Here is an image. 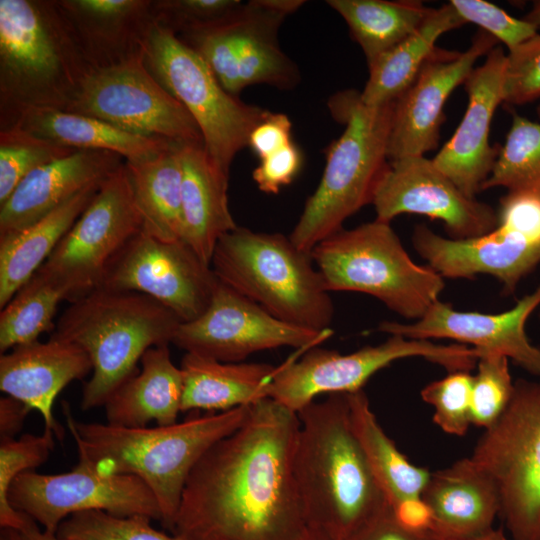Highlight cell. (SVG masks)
<instances>
[{"instance_id":"20","label":"cell","mask_w":540,"mask_h":540,"mask_svg":"<svg viewBox=\"0 0 540 540\" xmlns=\"http://www.w3.org/2000/svg\"><path fill=\"white\" fill-rule=\"evenodd\" d=\"M539 306L540 284L502 313L457 311L438 300L413 323L383 321L377 330L410 339H451L471 344L478 351L505 355L524 370L540 376V349L530 342L525 330L527 320Z\"/></svg>"},{"instance_id":"36","label":"cell","mask_w":540,"mask_h":540,"mask_svg":"<svg viewBox=\"0 0 540 540\" xmlns=\"http://www.w3.org/2000/svg\"><path fill=\"white\" fill-rule=\"evenodd\" d=\"M69 301L68 291L41 270H37L1 308L0 352L37 341L53 329L58 304Z\"/></svg>"},{"instance_id":"32","label":"cell","mask_w":540,"mask_h":540,"mask_svg":"<svg viewBox=\"0 0 540 540\" xmlns=\"http://www.w3.org/2000/svg\"><path fill=\"white\" fill-rule=\"evenodd\" d=\"M465 24L450 2L433 8L413 34L368 67L369 77L360 92L362 101L369 106L395 102L413 83L435 50L437 40L446 32Z\"/></svg>"},{"instance_id":"51","label":"cell","mask_w":540,"mask_h":540,"mask_svg":"<svg viewBox=\"0 0 540 540\" xmlns=\"http://www.w3.org/2000/svg\"><path fill=\"white\" fill-rule=\"evenodd\" d=\"M32 411L21 401L10 397L0 399V439L15 438Z\"/></svg>"},{"instance_id":"56","label":"cell","mask_w":540,"mask_h":540,"mask_svg":"<svg viewBox=\"0 0 540 540\" xmlns=\"http://www.w3.org/2000/svg\"><path fill=\"white\" fill-rule=\"evenodd\" d=\"M299 540H332L314 530H311L309 528H306L304 534L301 536Z\"/></svg>"},{"instance_id":"38","label":"cell","mask_w":540,"mask_h":540,"mask_svg":"<svg viewBox=\"0 0 540 540\" xmlns=\"http://www.w3.org/2000/svg\"><path fill=\"white\" fill-rule=\"evenodd\" d=\"M75 150L19 127L0 131V204L31 172Z\"/></svg>"},{"instance_id":"60","label":"cell","mask_w":540,"mask_h":540,"mask_svg":"<svg viewBox=\"0 0 540 540\" xmlns=\"http://www.w3.org/2000/svg\"><path fill=\"white\" fill-rule=\"evenodd\" d=\"M539 384H540V382H539Z\"/></svg>"},{"instance_id":"8","label":"cell","mask_w":540,"mask_h":540,"mask_svg":"<svg viewBox=\"0 0 540 540\" xmlns=\"http://www.w3.org/2000/svg\"><path fill=\"white\" fill-rule=\"evenodd\" d=\"M311 254L329 292L371 295L407 319L422 318L445 287L441 275L413 261L390 223L376 219L342 228Z\"/></svg>"},{"instance_id":"6","label":"cell","mask_w":540,"mask_h":540,"mask_svg":"<svg viewBox=\"0 0 540 540\" xmlns=\"http://www.w3.org/2000/svg\"><path fill=\"white\" fill-rule=\"evenodd\" d=\"M394 106L395 102L366 105L355 90L338 92L329 99L332 117L345 128L327 147L321 180L289 236L301 250L311 252L319 242L341 230L347 218L372 204L389 163Z\"/></svg>"},{"instance_id":"44","label":"cell","mask_w":540,"mask_h":540,"mask_svg":"<svg viewBox=\"0 0 540 540\" xmlns=\"http://www.w3.org/2000/svg\"><path fill=\"white\" fill-rule=\"evenodd\" d=\"M240 0H152L154 22L179 36L218 21L235 10Z\"/></svg>"},{"instance_id":"55","label":"cell","mask_w":540,"mask_h":540,"mask_svg":"<svg viewBox=\"0 0 540 540\" xmlns=\"http://www.w3.org/2000/svg\"><path fill=\"white\" fill-rule=\"evenodd\" d=\"M0 540H22L20 529L1 527Z\"/></svg>"},{"instance_id":"34","label":"cell","mask_w":540,"mask_h":540,"mask_svg":"<svg viewBox=\"0 0 540 540\" xmlns=\"http://www.w3.org/2000/svg\"><path fill=\"white\" fill-rule=\"evenodd\" d=\"M347 396L352 429L391 508L420 497L431 472L414 465L398 450L377 421L363 390Z\"/></svg>"},{"instance_id":"47","label":"cell","mask_w":540,"mask_h":540,"mask_svg":"<svg viewBox=\"0 0 540 540\" xmlns=\"http://www.w3.org/2000/svg\"><path fill=\"white\" fill-rule=\"evenodd\" d=\"M302 164V152L292 142L260 159L258 166L253 170L252 177L260 191L277 194L281 187L289 185L295 179Z\"/></svg>"},{"instance_id":"2","label":"cell","mask_w":540,"mask_h":540,"mask_svg":"<svg viewBox=\"0 0 540 540\" xmlns=\"http://www.w3.org/2000/svg\"><path fill=\"white\" fill-rule=\"evenodd\" d=\"M294 475L307 528L350 540L389 507L354 434L347 394L300 412Z\"/></svg>"},{"instance_id":"13","label":"cell","mask_w":540,"mask_h":540,"mask_svg":"<svg viewBox=\"0 0 540 540\" xmlns=\"http://www.w3.org/2000/svg\"><path fill=\"white\" fill-rule=\"evenodd\" d=\"M65 111L100 119L138 136L204 145L193 117L152 76L144 56L91 69Z\"/></svg>"},{"instance_id":"5","label":"cell","mask_w":540,"mask_h":540,"mask_svg":"<svg viewBox=\"0 0 540 540\" xmlns=\"http://www.w3.org/2000/svg\"><path fill=\"white\" fill-rule=\"evenodd\" d=\"M181 323L167 307L133 291L99 287L70 302L51 336L78 345L90 358L81 409L104 406L138 372L148 349L172 343Z\"/></svg>"},{"instance_id":"26","label":"cell","mask_w":540,"mask_h":540,"mask_svg":"<svg viewBox=\"0 0 540 540\" xmlns=\"http://www.w3.org/2000/svg\"><path fill=\"white\" fill-rule=\"evenodd\" d=\"M420 497L431 511L433 540H466L484 534L500 512L495 482L470 457L431 472Z\"/></svg>"},{"instance_id":"7","label":"cell","mask_w":540,"mask_h":540,"mask_svg":"<svg viewBox=\"0 0 540 540\" xmlns=\"http://www.w3.org/2000/svg\"><path fill=\"white\" fill-rule=\"evenodd\" d=\"M216 277L274 317L317 332L329 331L334 305L311 252L280 233L237 226L217 242Z\"/></svg>"},{"instance_id":"53","label":"cell","mask_w":540,"mask_h":540,"mask_svg":"<svg viewBox=\"0 0 540 540\" xmlns=\"http://www.w3.org/2000/svg\"><path fill=\"white\" fill-rule=\"evenodd\" d=\"M523 19L532 24L535 28H540V0L533 2L532 8Z\"/></svg>"},{"instance_id":"31","label":"cell","mask_w":540,"mask_h":540,"mask_svg":"<svg viewBox=\"0 0 540 540\" xmlns=\"http://www.w3.org/2000/svg\"><path fill=\"white\" fill-rule=\"evenodd\" d=\"M101 185L82 191L32 225L0 236V308L45 263Z\"/></svg>"},{"instance_id":"45","label":"cell","mask_w":540,"mask_h":540,"mask_svg":"<svg viewBox=\"0 0 540 540\" xmlns=\"http://www.w3.org/2000/svg\"><path fill=\"white\" fill-rule=\"evenodd\" d=\"M465 23L480 29L503 43L508 51L538 34V29L524 19H517L497 5L483 0H451Z\"/></svg>"},{"instance_id":"48","label":"cell","mask_w":540,"mask_h":540,"mask_svg":"<svg viewBox=\"0 0 540 540\" xmlns=\"http://www.w3.org/2000/svg\"><path fill=\"white\" fill-rule=\"evenodd\" d=\"M292 123L283 113H269L252 129L248 147L259 160L292 143Z\"/></svg>"},{"instance_id":"12","label":"cell","mask_w":540,"mask_h":540,"mask_svg":"<svg viewBox=\"0 0 540 540\" xmlns=\"http://www.w3.org/2000/svg\"><path fill=\"white\" fill-rule=\"evenodd\" d=\"M409 357H422L450 373L470 371L478 360V351L463 344H438L401 335H390L379 345L365 346L350 354L314 346L299 360H287L278 366L268 397L298 414L318 395L362 390L377 371Z\"/></svg>"},{"instance_id":"15","label":"cell","mask_w":540,"mask_h":540,"mask_svg":"<svg viewBox=\"0 0 540 540\" xmlns=\"http://www.w3.org/2000/svg\"><path fill=\"white\" fill-rule=\"evenodd\" d=\"M8 499L15 510L54 533L67 517L88 510L162 521L157 499L139 477L102 475L81 462L60 474L34 470L20 474L9 489Z\"/></svg>"},{"instance_id":"14","label":"cell","mask_w":540,"mask_h":540,"mask_svg":"<svg viewBox=\"0 0 540 540\" xmlns=\"http://www.w3.org/2000/svg\"><path fill=\"white\" fill-rule=\"evenodd\" d=\"M141 230L124 164L102 183L39 270L62 285L72 302L101 285L111 263Z\"/></svg>"},{"instance_id":"10","label":"cell","mask_w":540,"mask_h":540,"mask_svg":"<svg viewBox=\"0 0 540 540\" xmlns=\"http://www.w3.org/2000/svg\"><path fill=\"white\" fill-rule=\"evenodd\" d=\"M144 63L193 117L211 160L230 174L233 159L248 146L252 129L269 111L226 91L194 50L156 23L145 44Z\"/></svg>"},{"instance_id":"49","label":"cell","mask_w":540,"mask_h":540,"mask_svg":"<svg viewBox=\"0 0 540 540\" xmlns=\"http://www.w3.org/2000/svg\"><path fill=\"white\" fill-rule=\"evenodd\" d=\"M430 535H419L405 529L389 507L378 518L350 540H426Z\"/></svg>"},{"instance_id":"11","label":"cell","mask_w":540,"mask_h":540,"mask_svg":"<svg viewBox=\"0 0 540 540\" xmlns=\"http://www.w3.org/2000/svg\"><path fill=\"white\" fill-rule=\"evenodd\" d=\"M470 458L495 482L499 516L512 540H540L539 382H514L507 407L485 429Z\"/></svg>"},{"instance_id":"46","label":"cell","mask_w":540,"mask_h":540,"mask_svg":"<svg viewBox=\"0 0 540 540\" xmlns=\"http://www.w3.org/2000/svg\"><path fill=\"white\" fill-rule=\"evenodd\" d=\"M498 227L529 242L540 243V195L507 192L500 199Z\"/></svg>"},{"instance_id":"29","label":"cell","mask_w":540,"mask_h":540,"mask_svg":"<svg viewBox=\"0 0 540 540\" xmlns=\"http://www.w3.org/2000/svg\"><path fill=\"white\" fill-rule=\"evenodd\" d=\"M181 412L228 411L268 397L278 367L266 363L221 362L185 353Z\"/></svg>"},{"instance_id":"21","label":"cell","mask_w":540,"mask_h":540,"mask_svg":"<svg viewBox=\"0 0 540 540\" xmlns=\"http://www.w3.org/2000/svg\"><path fill=\"white\" fill-rule=\"evenodd\" d=\"M506 53L497 45L464 82L468 96L464 116L452 137L432 159L469 198H476L500 153L489 143L491 121L503 103Z\"/></svg>"},{"instance_id":"52","label":"cell","mask_w":540,"mask_h":540,"mask_svg":"<svg viewBox=\"0 0 540 540\" xmlns=\"http://www.w3.org/2000/svg\"><path fill=\"white\" fill-rule=\"evenodd\" d=\"M20 531L22 540H64L54 532L41 530L37 526V522L28 515H26L25 522L20 528Z\"/></svg>"},{"instance_id":"43","label":"cell","mask_w":540,"mask_h":540,"mask_svg":"<svg viewBox=\"0 0 540 540\" xmlns=\"http://www.w3.org/2000/svg\"><path fill=\"white\" fill-rule=\"evenodd\" d=\"M540 99V34L509 50L503 85V103L514 106Z\"/></svg>"},{"instance_id":"16","label":"cell","mask_w":540,"mask_h":540,"mask_svg":"<svg viewBox=\"0 0 540 540\" xmlns=\"http://www.w3.org/2000/svg\"><path fill=\"white\" fill-rule=\"evenodd\" d=\"M218 281L183 240L161 241L141 230L111 263L99 287L145 294L183 323L204 313Z\"/></svg>"},{"instance_id":"24","label":"cell","mask_w":540,"mask_h":540,"mask_svg":"<svg viewBox=\"0 0 540 540\" xmlns=\"http://www.w3.org/2000/svg\"><path fill=\"white\" fill-rule=\"evenodd\" d=\"M92 371L87 353L78 345L51 336L19 345L0 357V389L42 416L45 429L62 440L64 428L53 414L58 394L72 381Z\"/></svg>"},{"instance_id":"37","label":"cell","mask_w":540,"mask_h":540,"mask_svg":"<svg viewBox=\"0 0 540 540\" xmlns=\"http://www.w3.org/2000/svg\"><path fill=\"white\" fill-rule=\"evenodd\" d=\"M496 187L540 195L539 122L513 113L505 143L481 191Z\"/></svg>"},{"instance_id":"27","label":"cell","mask_w":540,"mask_h":540,"mask_svg":"<svg viewBox=\"0 0 540 540\" xmlns=\"http://www.w3.org/2000/svg\"><path fill=\"white\" fill-rule=\"evenodd\" d=\"M181 166L182 240L211 266L218 240L238 226L228 205L229 174L211 160L201 144L181 146Z\"/></svg>"},{"instance_id":"54","label":"cell","mask_w":540,"mask_h":540,"mask_svg":"<svg viewBox=\"0 0 540 540\" xmlns=\"http://www.w3.org/2000/svg\"><path fill=\"white\" fill-rule=\"evenodd\" d=\"M466 540H507V538L504 535L502 529L492 528L484 534Z\"/></svg>"},{"instance_id":"57","label":"cell","mask_w":540,"mask_h":540,"mask_svg":"<svg viewBox=\"0 0 540 540\" xmlns=\"http://www.w3.org/2000/svg\"><path fill=\"white\" fill-rule=\"evenodd\" d=\"M537 115H538L539 118H540V104H539L538 107H537Z\"/></svg>"},{"instance_id":"39","label":"cell","mask_w":540,"mask_h":540,"mask_svg":"<svg viewBox=\"0 0 540 540\" xmlns=\"http://www.w3.org/2000/svg\"><path fill=\"white\" fill-rule=\"evenodd\" d=\"M55 434L45 429L41 435L23 434L18 439H0V527L20 529L26 514L15 510L8 499L17 476L44 464L54 448Z\"/></svg>"},{"instance_id":"25","label":"cell","mask_w":540,"mask_h":540,"mask_svg":"<svg viewBox=\"0 0 540 540\" xmlns=\"http://www.w3.org/2000/svg\"><path fill=\"white\" fill-rule=\"evenodd\" d=\"M92 69L144 56L154 18L152 0H55Z\"/></svg>"},{"instance_id":"35","label":"cell","mask_w":540,"mask_h":540,"mask_svg":"<svg viewBox=\"0 0 540 540\" xmlns=\"http://www.w3.org/2000/svg\"><path fill=\"white\" fill-rule=\"evenodd\" d=\"M346 22L367 66L413 34L433 8L417 0H328Z\"/></svg>"},{"instance_id":"28","label":"cell","mask_w":540,"mask_h":540,"mask_svg":"<svg viewBox=\"0 0 540 540\" xmlns=\"http://www.w3.org/2000/svg\"><path fill=\"white\" fill-rule=\"evenodd\" d=\"M141 368L107 400V423L128 428L177 423L183 396V375L171 360L168 345L148 349Z\"/></svg>"},{"instance_id":"50","label":"cell","mask_w":540,"mask_h":540,"mask_svg":"<svg viewBox=\"0 0 540 540\" xmlns=\"http://www.w3.org/2000/svg\"><path fill=\"white\" fill-rule=\"evenodd\" d=\"M397 521L405 529L419 535H429L432 515L421 497L404 500L392 508Z\"/></svg>"},{"instance_id":"18","label":"cell","mask_w":540,"mask_h":540,"mask_svg":"<svg viewBox=\"0 0 540 540\" xmlns=\"http://www.w3.org/2000/svg\"><path fill=\"white\" fill-rule=\"evenodd\" d=\"M372 204L376 220L390 223L402 214L424 215L440 220L453 239L479 237L498 225L492 206L467 197L425 156L389 161Z\"/></svg>"},{"instance_id":"3","label":"cell","mask_w":540,"mask_h":540,"mask_svg":"<svg viewBox=\"0 0 540 540\" xmlns=\"http://www.w3.org/2000/svg\"><path fill=\"white\" fill-rule=\"evenodd\" d=\"M249 409L240 406L167 426L128 428L78 421L63 402L78 462L102 475L139 477L158 501L161 526L171 533L191 471L212 445L243 424Z\"/></svg>"},{"instance_id":"9","label":"cell","mask_w":540,"mask_h":540,"mask_svg":"<svg viewBox=\"0 0 540 540\" xmlns=\"http://www.w3.org/2000/svg\"><path fill=\"white\" fill-rule=\"evenodd\" d=\"M302 0L242 2L222 19L179 35L194 50L230 94L238 96L252 85L280 90L300 82L297 65L283 52L278 34L286 17Z\"/></svg>"},{"instance_id":"22","label":"cell","mask_w":540,"mask_h":540,"mask_svg":"<svg viewBox=\"0 0 540 540\" xmlns=\"http://www.w3.org/2000/svg\"><path fill=\"white\" fill-rule=\"evenodd\" d=\"M412 243L428 266L443 278L471 279L488 274L508 294L540 264V243L529 242L498 226L479 237L453 239L419 224L414 227Z\"/></svg>"},{"instance_id":"1","label":"cell","mask_w":540,"mask_h":540,"mask_svg":"<svg viewBox=\"0 0 540 540\" xmlns=\"http://www.w3.org/2000/svg\"><path fill=\"white\" fill-rule=\"evenodd\" d=\"M300 420L270 397L191 471L172 534L184 540H299L307 526L294 475Z\"/></svg>"},{"instance_id":"58","label":"cell","mask_w":540,"mask_h":540,"mask_svg":"<svg viewBox=\"0 0 540 540\" xmlns=\"http://www.w3.org/2000/svg\"><path fill=\"white\" fill-rule=\"evenodd\" d=\"M426 540H433L430 536Z\"/></svg>"},{"instance_id":"41","label":"cell","mask_w":540,"mask_h":540,"mask_svg":"<svg viewBox=\"0 0 540 540\" xmlns=\"http://www.w3.org/2000/svg\"><path fill=\"white\" fill-rule=\"evenodd\" d=\"M478 353V370L473 376L471 422L487 429L507 407L513 394L514 382L505 355L483 351Z\"/></svg>"},{"instance_id":"33","label":"cell","mask_w":540,"mask_h":540,"mask_svg":"<svg viewBox=\"0 0 540 540\" xmlns=\"http://www.w3.org/2000/svg\"><path fill=\"white\" fill-rule=\"evenodd\" d=\"M173 144L160 154L125 165L142 231L166 242L182 240L181 146Z\"/></svg>"},{"instance_id":"23","label":"cell","mask_w":540,"mask_h":540,"mask_svg":"<svg viewBox=\"0 0 540 540\" xmlns=\"http://www.w3.org/2000/svg\"><path fill=\"white\" fill-rule=\"evenodd\" d=\"M125 164L111 151L75 150L26 176L0 204V236L22 230Z\"/></svg>"},{"instance_id":"19","label":"cell","mask_w":540,"mask_h":540,"mask_svg":"<svg viewBox=\"0 0 540 540\" xmlns=\"http://www.w3.org/2000/svg\"><path fill=\"white\" fill-rule=\"evenodd\" d=\"M499 42L479 29L465 51L436 47L410 87L395 101L387 155L393 161L436 149L451 93L464 84L475 63Z\"/></svg>"},{"instance_id":"17","label":"cell","mask_w":540,"mask_h":540,"mask_svg":"<svg viewBox=\"0 0 540 540\" xmlns=\"http://www.w3.org/2000/svg\"><path fill=\"white\" fill-rule=\"evenodd\" d=\"M329 334L284 322L219 280L207 309L181 323L172 344L186 353L236 363L284 346L309 349Z\"/></svg>"},{"instance_id":"59","label":"cell","mask_w":540,"mask_h":540,"mask_svg":"<svg viewBox=\"0 0 540 540\" xmlns=\"http://www.w3.org/2000/svg\"><path fill=\"white\" fill-rule=\"evenodd\" d=\"M539 317H540V312H539Z\"/></svg>"},{"instance_id":"4","label":"cell","mask_w":540,"mask_h":540,"mask_svg":"<svg viewBox=\"0 0 540 540\" xmlns=\"http://www.w3.org/2000/svg\"><path fill=\"white\" fill-rule=\"evenodd\" d=\"M91 69L55 0H0V131L28 110L65 111Z\"/></svg>"},{"instance_id":"30","label":"cell","mask_w":540,"mask_h":540,"mask_svg":"<svg viewBox=\"0 0 540 540\" xmlns=\"http://www.w3.org/2000/svg\"><path fill=\"white\" fill-rule=\"evenodd\" d=\"M13 127L76 150L111 151L127 163L150 159L177 144L131 134L100 119L56 109L28 110Z\"/></svg>"},{"instance_id":"40","label":"cell","mask_w":540,"mask_h":540,"mask_svg":"<svg viewBox=\"0 0 540 540\" xmlns=\"http://www.w3.org/2000/svg\"><path fill=\"white\" fill-rule=\"evenodd\" d=\"M151 518L120 517L102 510L74 513L59 525L56 534L64 540H184L156 530Z\"/></svg>"},{"instance_id":"42","label":"cell","mask_w":540,"mask_h":540,"mask_svg":"<svg viewBox=\"0 0 540 540\" xmlns=\"http://www.w3.org/2000/svg\"><path fill=\"white\" fill-rule=\"evenodd\" d=\"M472 386L469 371H455L421 390L422 399L434 407V423L444 432L463 436L472 424Z\"/></svg>"}]
</instances>
